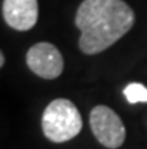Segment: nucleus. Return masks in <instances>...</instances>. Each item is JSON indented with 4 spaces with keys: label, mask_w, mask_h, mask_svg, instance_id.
I'll list each match as a JSON object with an SVG mask.
<instances>
[{
    "label": "nucleus",
    "mask_w": 147,
    "mask_h": 149,
    "mask_svg": "<svg viewBox=\"0 0 147 149\" xmlns=\"http://www.w3.org/2000/svg\"><path fill=\"white\" fill-rule=\"evenodd\" d=\"M3 65H5V54L0 53V66H3Z\"/></svg>",
    "instance_id": "nucleus-7"
},
{
    "label": "nucleus",
    "mask_w": 147,
    "mask_h": 149,
    "mask_svg": "<svg viewBox=\"0 0 147 149\" xmlns=\"http://www.w3.org/2000/svg\"><path fill=\"white\" fill-rule=\"evenodd\" d=\"M2 14L9 27L20 32L30 30L38 23V0H3Z\"/></svg>",
    "instance_id": "nucleus-5"
},
{
    "label": "nucleus",
    "mask_w": 147,
    "mask_h": 149,
    "mask_svg": "<svg viewBox=\"0 0 147 149\" xmlns=\"http://www.w3.org/2000/svg\"><path fill=\"white\" fill-rule=\"evenodd\" d=\"M44 136L54 143H63L78 136L83 128V119L72 101L57 98L51 101L42 113Z\"/></svg>",
    "instance_id": "nucleus-2"
},
{
    "label": "nucleus",
    "mask_w": 147,
    "mask_h": 149,
    "mask_svg": "<svg viewBox=\"0 0 147 149\" xmlns=\"http://www.w3.org/2000/svg\"><path fill=\"white\" fill-rule=\"evenodd\" d=\"M26 62L32 71L45 78L53 80L63 72V56L56 45L50 42H38L32 45L26 54Z\"/></svg>",
    "instance_id": "nucleus-4"
},
{
    "label": "nucleus",
    "mask_w": 147,
    "mask_h": 149,
    "mask_svg": "<svg viewBox=\"0 0 147 149\" xmlns=\"http://www.w3.org/2000/svg\"><path fill=\"white\" fill-rule=\"evenodd\" d=\"M128 102H147V87L141 83H129L123 91Z\"/></svg>",
    "instance_id": "nucleus-6"
},
{
    "label": "nucleus",
    "mask_w": 147,
    "mask_h": 149,
    "mask_svg": "<svg viewBox=\"0 0 147 149\" xmlns=\"http://www.w3.org/2000/svg\"><path fill=\"white\" fill-rule=\"evenodd\" d=\"M135 14L123 0H84L75 14L80 29V50L84 54H98L132 29Z\"/></svg>",
    "instance_id": "nucleus-1"
},
{
    "label": "nucleus",
    "mask_w": 147,
    "mask_h": 149,
    "mask_svg": "<svg viewBox=\"0 0 147 149\" xmlns=\"http://www.w3.org/2000/svg\"><path fill=\"white\" fill-rule=\"evenodd\" d=\"M90 128L96 140L105 148L117 149L123 145L126 130L120 116L107 106H96L90 111Z\"/></svg>",
    "instance_id": "nucleus-3"
}]
</instances>
